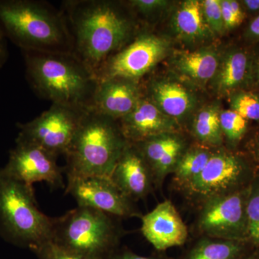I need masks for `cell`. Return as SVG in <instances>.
Listing matches in <instances>:
<instances>
[{"label": "cell", "instance_id": "cell-30", "mask_svg": "<svg viewBox=\"0 0 259 259\" xmlns=\"http://www.w3.org/2000/svg\"><path fill=\"white\" fill-rule=\"evenodd\" d=\"M168 4L163 0H133L130 2L131 8L143 15H149L156 10L161 9Z\"/></svg>", "mask_w": 259, "mask_h": 259}, {"label": "cell", "instance_id": "cell-17", "mask_svg": "<svg viewBox=\"0 0 259 259\" xmlns=\"http://www.w3.org/2000/svg\"><path fill=\"white\" fill-rule=\"evenodd\" d=\"M134 144L147 162L153 182L158 185H161L167 175L174 173L185 152V141L177 133L159 135Z\"/></svg>", "mask_w": 259, "mask_h": 259}, {"label": "cell", "instance_id": "cell-28", "mask_svg": "<svg viewBox=\"0 0 259 259\" xmlns=\"http://www.w3.org/2000/svg\"><path fill=\"white\" fill-rule=\"evenodd\" d=\"M203 11L206 22L211 31L221 33L225 28L223 23L221 1L219 0H204L202 1Z\"/></svg>", "mask_w": 259, "mask_h": 259}, {"label": "cell", "instance_id": "cell-29", "mask_svg": "<svg viewBox=\"0 0 259 259\" xmlns=\"http://www.w3.org/2000/svg\"><path fill=\"white\" fill-rule=\"evenodd\" d=\"M34 253L38 259H93L61 248L51 241L42 245Z\"/></svg>", "mask_w": 259, "mask_h": 259}, {"label": "cell", "instance_id": "cell-20", "mask_svg": "<svg viewBox=\"0 0 259 259\" xmlns=\"http://www.w3.org/2000/svg\"><path fill=\"white\" fill-rule=\"evenodd\" d=\"M217 54L209 49L181 53L175 66L179 72L195 83H204L212 79L219 68Z\"/></svg>", "mask_w": 259, "mask_h": 259}, {"label": "cell", "instance_id": "cell-15", "mask_svg": "<svg viewBox=\"0 0 259 259\" xmlns=\"http://www.w3.org/2000/svg\"><path fill=\"white\" fill-rule=\"evenodd\" d=\"M110 179L134 202L145 198L154 183L147 162L139 148L131 143L124 149Z\"/></svg>", "mask_w": 259, "mask_h": 259}, {"label": "cell", "instance_id": "cell-11", "mask_svg": "<svg viewBox=\"0 0 259 259\" xmlns=\"http://www.w3.org/2000/svg\"><path fill=\"white\" fill-rule=\"evenodd\" d=\"M66 193L80 207H90L117 218H141L142 214L110 177L87 176L67 178Z\"/></svg>", "mask_w": 259, "mask_h": 259}, {"label": "cell", "instance_id": "cell-37", "mask_svg": "<svg viewBox=\"0 0 259 259\" xmlns=\"http://www.w3.org/2000/svg\"><path fill=\"white\" fill-rule=\"evenodd\" d=\"M243 259H259V248H255Z\"/></svg>", "mask_w": 259, "mask_h": 259}, {"label": "cell", "instance_id": "cell-21", "mask_svg": "<svg viewBox=\"0 0 259 259\" xmlns=\"http://www.w3.org/2000/svg\"><path fill=\"white\" fill-rule=\"evenodd\" d=\"M175 27L182 36L190 40H200L208 36L211 31L203 11L202 2H184L175 15Z\"/></svg>", "mask_w": 259, "mask_h": 259}, {"label": "cell", "instance_id": "cell-26", "mask_svg": "<svg viewBox=\"0 0 259 259\" xmlns=\"http://www.w3.org/2000/svg\"><path fill=\"white\" fill-rule=\"evenodd\" d=\"M223 136L232 144L238 142L247 130V120L233 110H225L220 115Z\"/></svg>", "mask_w": 259, "mask_h": 259}, {"label": "cell", "instance_id": "cell-34", "mask_svg": "<svg viewBox=\"0 0 259 259\" xmlns=\"http://www.w3.org/2000/svg\"><path fill=\"white\" fill-rule=\"evenodd\" d=\"M229 1L231 9L233 10V13H234L237 20H238L239 24H241L242 22H243L244 16H243V13H242L241 6H240L239 3H238V2L233 1V0H229Z\"/></svg>", "mask_w": 259, "mask_h": 259}, {"label": "cell", "instance_id": "cell-4", "mask_svg": "<svg viewBox=\"0 0 259 259\" xmlns=\"http://www.w3.org/2000/svg\"><path fill=\"white\" fill-rule=\"evenodd\" d=\"M128 143L115 120L87 109L64 155L67 178L87 176L110 178Z\"/></svg>", "mask_w": 259, "mask_h": 259}, {"label": "cell", "instance_id": "cell-12", "mask_svg": "<svg viewBox=\"0 0 259 259\" xmlns=\"http://www.w3.org/2000/svg\"><path fill=\"white\" fill-rule=\"evenodd\" d=\"M57 158L36 145L16 141L6 166L2 168L8 176L28 185L46 182L52 188H64L65 168L59 166Z\"/></svg>", "mask_w": 259, "mask_h": 259}, {"label": "cell", "instance_id": "cell-19", "mask_svg": "<svg viewBox=\"0 0 259 259\" xmlns=\"http://www.w3.org/2000/svg\"><path fill=\"white\" fill-rule=\"evenodd\" d=\"M254 249L248 241L202 237L182 259H243Z\"/></svg>", "mask_w": 259, "mask_h": 259}, {"label": "cell", "instance_id": "cell-13", "mask_svg": "<svg viewBox=\"0 0 259 259\" xmlns=\"http://www.w3.org/2000/svg\"><path fill=\"white\" fill-rule=\"evenodd\" d=\"M142 97L139 81L122 78L100 80L88 110L120 120L134 110Z\"/></svg>", "mask_w": 259, "mask_h": 259}, {"label": "cell", "instance_id": "cell-27", "mask_svg": "<svg viewBox=\"0 0 259 259\" xmlns=\"http://www.w3.org/2000/svg\"><path fill=\"white\" fill-rule=\"evenodd\" d=\"M231 107L246 120H259V98L253 94H237L232 98Z\"/></svg>", "mask_w": 259, "mask_h": 259}, {"label": "cell", "instance_id": "cell-36", "mask_svg": "<svg viewBox=\"0 0 259 259\" xmlns=\"http://www.w3.org/2000/svg\"><path fill=\"white\" fill-rule=\"evenodd\" d=\"M243 3L248 10H259V0H245Z\"/></svg>", "mask_w": 259, "mask_h": 259}, {"label": "cell", "instance_id": "cell-8", "mask_svg": "<svg viewBox=\"0 0 259 259\" xmlns=\"http://www.w3.org/2000/svg\"><path fill=\"white\" fill-rule=\"evenodd\" d=\"M254 177L253 172L241 158L220 151L213 153L200 175L182 189L191 199L202 204L209 199L248 187Z\"/></svg>", "mask_w": 259, "mask_h": 259}, {"label": "cell", "instance_id": "cell-38", "mask_svg": "<svg viewBox=\"0 0 259 259\" xmlns=\"http://www.w3.org/2000/svg\"><path fill=\"white\" fill-rule=\"evenodd\" d=\"M258 154H259V141L258 142Z\"/></svg>", "mask_w": 259, "mask_h": 259}, {"label": "cell", "instance_id": "cell-24", "mask_svg": "<svg viewBox=\"0 0 259 259\" xmlns=\"http://www.w3.org/2000/svg\"><path fill=\"white\" fill-rule=\"evenodd\" d=\"M248 59L242 52L227 56L216 74V88L220 93L231 90L242 82L246 73Z\"/></svg>", "mask_w": 259, "mask_h": 259}, {"label": "cell", "instance_id": "cell-5", "mask_svg": "<svg viewBox=\"0 0 259 259\" xmlns=\"http://www.w3.org/2000/svg\"><path fill=\"white\" fill-rule=\"evenodd\" d=\"M53 219L37 207L32 186L0 168V235L5 240L35 252L51 241Z\"/></svg>", "mask_w": 259, "mask_h": 259}, {"label": "cell", "instance_id": "cell-9", "mask_svg": "<svg viewBox=\"0 0 259 259\" xmlns=\"http://www.w3.org/2000/svg\"><path fill=\"white\" fill-rule=\"evenodd\" d=\"M249 186L201 204L197 226L202 236L249 242L246 214Z\"/></svg>", "mask_w": 259, "mask_h": 259}, {"label": "cell", "instance_id": "cell-2", "mask_svg": "<svg viewBox=\"0 0 259 259\" xmlns=\"http://www.w3.org/2000/svg\"><path fill=\"white\" fill-rule=\"evenodd\" d=\"M0 29L23 51H73L62 11L46 2L0 0Z\"/></svg>", "mask_w": 259, "mask_h": 259}, {"label": "cell", "instance_id": "cell-18", "mask_svg": "<svg viewBox=\"0 0 259 259\" xmlns=\"http://www.w3.org/2000/svg\"><path fill=\"white\" fill-rule=\"evenodd\" d=\"M151 101L165 115L178 118L193 109V95L185 87L173 81L153 83L151 88Z\"/></svg>", "mask_w": 259, "mask_h": 259}, {"label": "cell", "instance_id": "cell-10", "mask_svg": "<svg viewBox=\"0 0 259 259\" xmlns=\"http://www.w3.org/2000/svg\"><path fill=\"white\" fill-rule=\"evenodd\" d=\"M169 44L162 37L141 34L104 64L97 81L122 78L139 81L166 55Z\"/></svg>", "mask_w": 259, "mask_h": 259}, {"label": "cell", "instance_id": "cell-14", "mask_svg": "<svg viewBox=\"0 0 259 259\" xmlns=\"http://www.w3.org/2000/svg\"><path fill=\"white\" fill-rule=\"evenodd\" d=\"M141 219V232L156 250H165L181 246L187 241V226L170 200L158 204Z\"/></svg>", "mask_w": 259, "mask_h": 259}, {"label": "cell", "instance_id": "cell-25", "mask_svg": "<svg viewBox=\"0 0 259 259\" xmlns=\"http://www.w3.org/2000/svg\"><path fill=\"white\" fill-rule=\"evenodd\" d=\"M248 241L253 248H259V176H255L249 186L246 202Z\"/></svg>", "mask_w": 259, "mask_h": 259}, {"label": "cell", "instance_id": "cell-1", "mask_svg": "<svg viewBox=\"0 0 259 259\" xmlns=\"http://www.w3.org/2000/svg\"><path fill=\"white\" fill-rule=\"evenodd\" d=\"M72 39V54L96 78L111 56L128 44L134 30L120 8L105 0H75L61 10Z\"/></svg>", "mask_w": 259, "mask_h": 259}, {"label": "cell", "instance_id": "cell-22", "mask_svg": "<svg viewBox=\"0 0 259 259\" xmlns=\"http://www.w3.org/2000/svg\"><path fill=\"white\" fill-rule=\"evenodd\" d=\"M212 154L208 148L203 147L185 151L174 171V182L180 188H184L203 171Z\"/></svg>", "mask_w": 259, "mask_h": 259}, {"label": "cell", "instance_id": "cell-31", "mask_svg": "<svg viewBox=\"0 0 259 259\" xmlns=\"http://www.w3.org/2000/svg\"><path fill=\"white\" fill-rule=\"evenodd\" d=\"M221 6L225 28H232L239 25L240 24L231 9L229 0L221 1Z\"/></svg>", "mask_w": 259, "mask_h": 259}, {"label": "cell", "instance_id": "cell-6", "mask_svg": "<svg viewBox=\"0 0 259 259\" xmlns=\"http://www.w3.org/2000/svg\"><path fill=\"white\" fill-rule=\"evenodd\" d=\"M113 216L80 207L53 219L51 241L93 259H109L116 251L122 232Z\"/></svg>", "mask_w": 259, "mask_h": 259}, {"label": "cell", "instance_id": "cell-7", "mask_svg": "<svg viewBox=\"0 0 259 259\" xmlns=\"http://www.w3.org/2000/svg\"><path fill=\"white\" fill-rule=\"evenodd\" d=\"M87 109L52 104L41 115L18 123L16 141L36 145L59 157L66 154Z\"/></svg>", "mask_w": 259, "mask_h": 259}, {"label": "cell", "instance_id": "cell-32", "mask_svg": "<svg viewBox=\"0 0 259 259\" xmlns=\"http://www.w3.org/2000/svg\"><path fill=\"white\" fill-rule=\"evenodd\" d=\"M109 259H166L160 257H146L136 254L131 250L125 249L116 251Z\"/></svg>", "mask_w": 259, "mask_h": 259}, {"label": "cell", "instance_id": "cell-16", "mask_svg": "<svg viewBox=\"0 0 259 259\" xmlns=\"http://www.w3.org/2000/svg\"><path fill=\"white\" fill-rule=\"evenodd\" d=\"M120 127L125 139L131 144L169 133H176L177 122L162 112L148 99L140 100L134 110L120 120Z\"/></svg>", "mask_w": 259, "mask_h": 259}, {"label": "cell", "instance_id": "cell-33", "mask_svg": "<svg viewBox=\"0 0 259 259\" xmlns=\"http://www.w3.org/2000/svg\"><path fill=\"white\" fill-rule=\"evenodd\" d=\"M5 37L1 29H0V68L4 64L7 57V46Z\"/></svg>", "mask_w": 259, "mask_h": 259}, {"label": "cell", "instance_id": "cell-23", "mask_svg": "<svg viewBox=\"0 0 259 259\" xmlns=\"http://www.w3.org/2000/svg\"><path fill=\"white\" fill-rule=\"evenodd\" d=\"M219 109L209 106L197 114L193 122V133L202 144L218 146L223 144V134L221 130Z\"/></svg>", "mask_w": 259, "mask_h": 259}, {"label": "cell", "instance_id": "cell-3", "mask_svg": "<svg viewBox=\"0 0 259 259\" xmlns=\"http://www.w3.org/2000/svg\"><path fill=\"white\" fill-rule=\"evenodd\" d=\"M32 88L52 104L88 109L97 81L72 53L23 51Z\"/></svg>", "mask_w": 259, "mask_h": 259}, {"label": "cell", "instance_id": "cell-35", "mask_svg": "<svg viewBox=\"0 0 259 259\" xmlns=\"http://www.w3.org/2000/svg\"><path fill=\"white\" fill-rule=\"evenodd\" d=\"M250 31L255 36H259V15L250 23Z\"/></svg>", "mask_w": 259, "mask_h": 259}]
</instances>
